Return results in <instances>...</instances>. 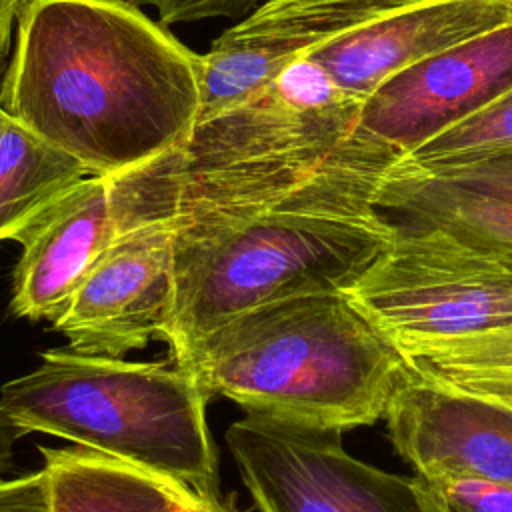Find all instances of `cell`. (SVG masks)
I'll list each match as a JSON object with an SVG mask.
<instances>
[{"instance_id":"4fadbf2b","label":"cell","mask_w":512,"mask_h":512,"mask_svg":"<svg viewBox=\"0 0 512 512\" xmlns=\"http://www.w3.org/2000/svg\"><path fill=\"white\" fill-rule=\"evenodd\" d=\"M512 22V0H414L316 48L306 58L366 100L384 80Z\"/></svg>"},{"instance_id":"9c48e42d","label":"cell","mask_w":512,"mask_h":512,"mask_svg":"<svg viewBox=\"0 0 512 512\" xmlns=\"http://www.w3.org/2000/svg\"><path fill=\"white\" fill-rule=\"evenodd\" d=\"M176 214L132 226L90 270L52 320L68 348L122 358L150 340H164L176 300Z\"/></svg>"},{"instance_id":"3957f363","label":"cell","mask_w":512,"mask_h":512,"mask_svg":"<svg viewBox=\"0 0 512 512\" xmlns=\"http://www.w3.org/2000/svg\"><path fill=\"white\" fill-rule=\"evenodd\" d=\"M174 364L248 416L344 432L384 418L408 358L344 292H324L248 310Z\"/></svg>"},{"instance_id":"8fae6325","label":"cell","mask_w":512,"mask_h":512,"mask_svg":"<svg viewBox=\"0 0 512 512\" xmlns=\"http://www.w3.org/2000/svg\"><path fill=\"white\" fill-rule=\"evenodd\" d=\"M414 0H266L202 54L198 124L240 104L344 32Z\"/></svg>"},{"instance_id":"9a60e30c","label":"cell","mask_w":512,"mask_h":512,"mask_svg":"<svg viewBox=\"0 0 512 512\" xmlns=\"http://www.w3.org/2000/svg\"><path fill=\"white\" fill-rule=\"evenodd\" d=\"M90 170L0 106V242L18 240Z\"/></svg>"},{"instance_id":"6da1fadb","label":"cell","mask_w":512,"mask_h":512,"mask_svg":"<svg viewBox=\"0 0 512 512\" xmlns=\"http://www.w3.org/2000/svg\"><path fill=\"white\" fill-rule=\"evenodd\" d=\"M0 106L112 176L182 150L202 108V54L128 0H26Z\"/></svg>"},{"instance_id":"44dd1931","label":"cell","mask_w":512,"mask_h":512,"mask_svg":"<svg viewBox=\"0 0 512 512\" xmlns=\"http://www.w3.org/2000/svg\"><path fill=\"white\" fill-rule=\"evenodd\" d=\"M0 512H52L50 478L44 466L16 478H0Z\"/></svg>"},{"instance_id":"7c38bea8","label":"cell","mask_w":512,"mask_h":512,"mask_svg":"<svg viewBox=\"0 0 512 512\" xmlns=\"http://www.w3.org/2000/svg\"><path fill=\"white\" fill-rule=\"evenodd\" d=\"M396 452L422 476L512 486V408L408 368L384 412Z\"/></svg>"},{"instance_id":"277c9868","label":"cell","mask_w":512,"mask_h":512,"mask_svg":"<svg viewBox=\"0 0 512 512\" xmlns=\"http://www.w3.org/2000/svg\"><path fill=\"white\" fill-rule=\"evenodd\" d=\"M394 234L378 212H266L178 206L174 314L164 336L172 362L258 306L344 292Z\"/></svg>"},{"instance_id":"5bb4252c","label":"cell","mask_w":512,"mask_h":512,"mask_svg":"<svg viewBox=\"0 0 512 512\" xmlns=\"http://www.w3.org/2000/svg\"><path fill=\"white\" fill-rule=\"evenodd\" d=\"M374 206L394 226L442 230L512 270V160L442 172L398 162Z\"/></svg>"},{"instance_id":"8992f818","label":"cell","mask_w":512,"mask_h":512,"mask_svg":"<svg viewBox=\"0 0 512 512\" xmlns=\"http://www.w3.org/2000/svg\"><path fill=\"white\" fill-rule=\"evenodd\" d=\"M344 294L400 352L512 326V270L434 228L394 226Z\"/></svg>"},{"instance_id":"ffe728a7","label":"cell","mask_w":512,"mask_h":512,"mask_svg":"<svg viewBox=\"0 0 512 512\" xmlns=\"http://www.w3.org/2000/svg\"><path fill=\"white\" fill-rule=\"evenodd\" d=\"M158 10L164 24L196 22L204 18H232L252 10L260 0H132Z\"/></svg>"},{"instance_id":"ba28073f","label":"cell","mask_w":512,"mask_h":512,"mask_svg":"<svg viewBox=\"0 0 512 512\" xmlns=\"http://www.w3.org/2000/svg\"><path fill=\"white\" fill-rule=\"evenodd\" d=\"M224 438L260 512H430L414 476L356 460L342 430L246 414Z\"/></svg>"},{"instance_id":"7a4b0ae2","label":"cell","mask_w":512,"mask_h":512,"mask_svg":"<svg viewBox=\"0 0 512 512\" xmlns=\"http://www.w3.org/2000/svg\"><path fill=\"white\" fill-rule=\"evenodd\" d=\"M364 100L308 58L196 126L176 168L184 204L304 210L334 204L402 156L358 128Z\"/></svg>"},{"instance_id":"603a6c76","label":"cell","mask_w":512,"mask_h":512,"mask_svg":"<svg viewBox=\"0 0 512 512\" xmlns=\"http://www.w3.org/2000/svg\"><path fill=\"white\" fill-rule=\"evenodd\" d=\"M22 436H26V432L0 412V478L6 470H10L14 446Z\"/></svg>"},{"instance_id":"e0dca14e","label":"cell","mask_w":512,"mask_h":512,"mask_svg":"<svg viewBox=\"0 0 512 512\" xmlns=\"http://www.w3.org/2000/svg\"><path fill=\"white\" fill-rule=\"evenodd\" d=\"M402 354L428 378L512 408V326L414 346Z\"/></svg>"},{"instance_id":"30bf717a","label":"cell","mask_w":512,"mask_h":512,"mask_svg":"<svg viewBox=\"0 0 512 512\" xmlns=\"http://www.w3.org/2000/svg\"><path fill=\"white\" fill-rule=\"evenodd\" d=\"M512 88V22L384 80L358 128L402 158Z\"/></svg>"},{"instance_id":"d6986e66","label":"cell","mask_w":512,"mask_h":512,"mask_svg":"<svg viewBox=\"0 0 512 512\" xmlns=\"http://www.w3.org/2000/svg\"><path fill=\"white\" fill-rule=\"evenodd\" d=\"M414 482L430 512H512V486L422 474H414Z\"/></svg>"},{"instance_id":"5b68a950","label":"cell","mask_w":512,"mask_h":512,"mask_svg":"<svg viewBox=\"0 0 512 512\" xmlns=\"http://www.w3.org/2000/svg\"><path fill=\"white\" fill-rule=\"evenodd\" d=\"M196 376L166 362L52 348L0 388V412L26 434L42 432L150 476L218 496V452Z\"/></svg>"},{"instance_id":"2e32d148","label":"cell","mask_w":512,"mask_h":512,"mask_svg":"<svg viewBox=\"0 0 512 512\" xmlns=\"http://www.w3.org/2000/svg\"><path fill=\"white\" fill-rule=\"evenodd\" d=\"M52 512H164L180 486L88 448H40Z\"/></svg>"},{"instance_id":"7402d4cb","label":"cell","mask_w":512,"mask_h":512,"mask_svg":"<svg viewBox=\"0 0 512 512\" xmlns=\"http://www.w3.org/2000/svg\"><path fill=\"white\" fill-rule=\"evenodd\" d=\"M164 512H240L218 496L198 494L188 488H178Z\"/></svg>"},{"instance_id":"ac0fdd59","label":"cell","mask_w":512,"mask_h":512,"mask_svg":"<svg viewBox=\"0 0 512 512\" xmlns=\"http://www.w3.org/2000/svg\"><path fill=\"white\" fill-rule=\"evenodd\" d=\"M502 160H512V88L400 162L420 170L442 172Z\"/></svg>"},{"instance_id":"cb8c5ba5","label":"cell","mask_w":512,"mask_h":512,"mask_svg":"<svg viewBox=\"0 0 512 512\" xmlns=\"http://www.w3.org/2000/svg\"><path fill=\"white\" fill-rule=\"evenodd\" d=\"M24 2L26 0H0V60L4 58V54L8 50L12 26L16 24V18H18Z\"/></svg>"},{"instance_id":"52a82bcc","label":"cell","mask_w":512,"mask_h":512,"mask_svg":"<svg viewBox=\"0 0 512 512\" xmlns=\"http://www.w3.org/2000/svg\"><path fill=\"white\" fill-rule=\"evenodd\" d=\"M180 150L144 166L88 176L44 212L16 242L10 310L26 320H54L90 270L132 226L178 212Z\"/></svg>"}]
</instances>
